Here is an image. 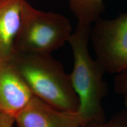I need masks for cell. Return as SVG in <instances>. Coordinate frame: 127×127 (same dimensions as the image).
I'll return each mask as SVG.
<instances>
[{"label": "cell", "mask_w": 127, "mask_h": 127, "mask_svg": "<svg viewBox=\"0 0 127 127\" xmlns=\"http://www.w3.org/2000/svg\"><path fill=\"white\" fill-rule=\"evenodd\" d=\"M91 27L78 23L68 42L71 46L74 66L70 79L77 95L79 105L78 112L83 126L105 120L102 101L107 95L108 85L104 79L105 72L88 51Z\"/></svg>", "instance_id": "1"}, {"label": "cell", "mask_w": 127, "mask_h": 127, "mask_svg": "<svg viewBox=\"0 0 127 127\" xmlns=\"http://www.w3.org/2000/svg\"><path fill=\"white\" fill-rule=\"evenodd\" d=\"M9 60L34 96L57 108L77 112L79 99L70 76L51 54L13 52Z\"/></svg>", "instance_id": "2"}, {"label": "cell", "mask_w": 127, "mask_h": 127, "mask_svg": "<svg viewBox=\"0 0 127 127\" xmlns=\"http://www.w3.org/2000/svg\"><path fill=\"white\" fill-rule=\"evenodd\" d=\"M72 32L70 22L65 17L39 10L25 0L13 52L51 54L68 42Z\"/></svg>", "instance_id": "3"}, {"label": "cell", "mask_w": 127, "mask_h": 127, "mask_svg": "<svg viewBox=\"0 0 127 127\" xmlns=\"http://www.w3.org/2000/svg\"><path fill=\"white\" fill-rule=\"evenodd\" d=\"M91 28L90 39L96 60L105 72L127 71V14L113 20L99 18Z\"/></svg>", "instance_id": "4"}, {"label": "cell", "mask_w": 127, "mask_h": 127, "mask_svg": "<svg viewBox=\"0 0 127 127\" xmlns=\"http://www.w3.org/2000/svg\"><path fill=\"white\" fill-rule=\"evenodd\" d=\"M17 127H82L78 112L57 108L34 96L15 118Z\"/></svg>", "instance_id": "5"}, {"label": "cell", "mask_w": 127, "mask_h": 127, "mask_svg": "<svg viewBox=\"0 0 127 127\" xmlns=\"http://www.w3.org/2000/svg\"><path fill=\"white\" fill-rule=\"evenodd\" d=\"M34 95L9 60H0V112L15 117Z\"/></svg>", "instance_id": "6"}, {"label": "cell", "mask_w": 127, "mask_h": 127, "mask_svg": "<svg viewBox=\"0 0 127 127\" xmlns=\"http://www.w3.org/2000/svg\"><path fill=\"white\" fill-rule=\"evenodd\" d=\"M25 0H0V60H9L20 24Z\"/></svg>", "instance_id": "7"}, {"label": "cell", "mask_w": 127, "mask_h": 127, "mask_svg": "<svg viewBox=\"0 0 127 127\" xmlns=\"http://www.w3.org/2000/svg\"><path fill=\"white\" fill-rule=\"evenodd\" d=\"M78 23L90 25L100 18L104 11L103 0H68Z\"/></svg>", "instance_id": "8"}, {"label": "cell", "mask_w": 127, "mask_h": 127, "mask_svg": "<svg viewBox=\"0 0 127 127\" xmlns=\"http://www.w3.org/2000/svg\"><path fill=\"white\" fill-rule=\"evenodd\" d=\"M84 127H127V110L119 111L108 121L91 123Z\"/></svg>", "instance_id": "9"}, {"label": "cell", "mask_w": 127, "mask_h": 127, "mask_svg": "<svg viewBox=\"0 0 127 127\" xmlns=\"http://www.w3.org/2000/svg\"><path fill=\"white\" fill-rule=\"evenodd\" d=\"M114 87L115 93L118 94L122 95L127 91V71L115 75Z\"/></svg>", "instance_id": "10"}, {"label": "cell", "mask_w": 127, "mask_h": 127, "mask_svg": "<svg viewBox=\"0 0 127 127\" xmlns=\"http://www.w3.org/2000/svg\"><path fill=\"white\" fill-rule=\"evenodd\" d=\"M14 123V117L0 112V127H12Z\"/></svg>", "instance_id": "11"}, {"label": "cell", "mask_w": 127, "mask_h": 127, "mask_svg": "<svg viewBox=\"0 0 127 127\" xmlns=\"http://www.w3.org/2000/svg\"><path fill=\"white\" fill-rule=\"evenodd\" d=\"M122 95H123V96L124 98V101L125 109L127 110V91H126L125 93L123 94Z\"/></svg>", "instance_id": "12"}]
</instances>
